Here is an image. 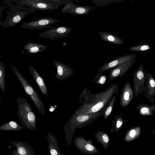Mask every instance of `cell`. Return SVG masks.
Instances as JSON below:
<instances>
[{"label":"cell","instance_id":"obj_1","mask_svg":"<svg viewBox=\"0 0 155 155\" xmlns=\"http://www.w3.org/2000/svg\"><path fill=\"white\" fill-rule=\"evenodd\" d=\"M119 86L117 84H113L104 91L95 94H92L89 91L84 90L83 104L75 112V114L84 115L99 111L101 116H102V112L118 90Z\"/></svg>","mask_w":155,"mask_h":155},{"label":"cell","instance_id":"obj_2","mask_svg":"<svg viewBox=\"0 0 155 155\" xmlns=\"http://www.w3.org/2000/svg\"><path fill=\"white\" fill-rule=\"evenodd\" d=\"M73 116L64 126L65 133V139L68 146H70L72 141L75 130L81 128L89 124L101 116L99 112L87 114Z\"/></svg>","mask_w":155,"mask_h":155},{"label":"cell","instance_id":"obj_3","mask_svg":"<svg viewBox=\"0 0 155 155\" xmlns=\"http://www.w3.org/2000/svg\"><path fill=\"white\" fill-rule=\"evenodd\" d=\"M17 116L21 125L30 130H36V117L30 105L24 98L19 97L17 99Z\"/></svg>","mask_w":155,"mask_h":155},{"label":"cell","instance_id":"obj_4","mask_svg":"<svg viewBox=\"0 0 155 155\" xmlns=\"http://www.w3.org/2000/svg\"><path fill=\"white\" fill-rule=\"evenodd\" d=\"M10 65L24 90L30 97L38 110L43 116H44L45 113V106L38 93L28 82L22 74L13 65Z\"/></svg>","mask_w":155,"mask_h":155},{"label":"cell","instance_id":"obj_5","mask_svg":"<svg viewBox=\"0 0 155 155\" xmlns=\"http://www.w3.org/2000/svg\"><path fill=\"white\" fill-rule=\"evenodd\" d=\"M74 143L77 150L85 155H92L100 152L97 148L93 144L92 140H86L82 135L75 137Z\"/></svg>","mask_w":155,"mask_h":155},{"label":"cell","instance_id":"obj_6","mask_svg":"<svg viewBox=\"0 0 155 155\" xmlns=\"http://www.w3.org/2000/svg\"><path fill=\"white\" fill-rule=\"evenodd\" d=\"M131 75L133 77L132 79L135 97L137 98L140 94L144 91L145 89V78L143 65H140L138 68Z\"/></svg>","mask_w":155,"mask_h":155},{"label":"cell","instance_id":"obj_7","mask_svg":"<svg viewBox=\"0 0 155 155\" xmlns=\"http://www.w3.org/2000/svg\"><path fill=\"white\" fill-rule=\"evenodd\" d=\"M59 21L58 19L50 17H41L30 22L24 23L22 26L30 29H42L45 28H52L54 26L51 25Z\"/></svg>","mask_w":155,"mask_h":155},{"label":"cell","instance_id":"obj_8","mask_svg":"<svg viewBox=\"0 0 155 155\" xmlns=\"http://www.w3.org/2000/svg\"><path fill=\"white\" fill-rule=\"evenodd\" d=\"M72 28L66 26L54 27L39 34L41 38H47L52 40L53 42L56 38L67 37L71 32Z\"/></svg>","mask_w":155,"mask_h":155},{"label":"cell","instance_id":"obj_9","mask_svg":"<svg viewBox=\"0 0 155 155\" xmlns=\"http://www.w3.org/2000/svg\"><path fill=\"white\" fill-rule=\"evenodd\" d=\"M136 57L110 69L109 81H112L118 78L122 77L129 70L133 64L136 60Z\"/></svg>","mask_w":155,"mask_h":155},{"label":"cell","instance_id":"obj_10","mask_svg":"<svg viewBox=\"0 0 155 155\" xmlns=\"http://www.w3.org/2000/svg\"><path fill=\"white\" fill-rule=\"evenodd\" d=\"M144 74L145 78L146 86L144 96L149 99L152 103L155 101V81L153 75L150 73L145 70Z\"/></svg>","mask_w":155,"mask_h":155},{"label":"cell","instance_id":"obj_11","mask_svg":"<svg viewBox=\"0 0 155 155\" xmlns=\"http://www.w3.org/2000/svg\"><path fill=\"white\" fill-rule=\"evenodd\" d=\"M94 9L93 7L78 5H75L73 2H71L65 5L61 11V12L76 15H81L86 14L90 10Z\"/></svg>","mask_w":155,"mask_h":155},{"label":"cell","instance_id":"obj_12","mask_svg":"<svg viewBox=\"0 0 155 155\" xmlns=\"http://www.w3.org/2000/svg\"><path fill=\"white\" fill-rule=\"evenodd\" d=\"M57 70L55 78L62 81L71 76L74 73L73 69L69 65L65 64L57 61L52 60Z\"/></svg>","mask_w":155,"mask_h":155},{"label":"cell","instance_id":"obj_13","mask_svg":"<svg viewBox=\"0 0 155 155\" xmlns=\"http://www.w3.org/2000/svg\"><path fill=\"white\" fill-rule=\"evenodd\" d=\"M135 97L134 90L127 81L124 86L120 95V103L122 108L128 106Z\"/></svg>","mask_w":155,"mask_h":155},{"label":"cell","instance_id":"obj_14","mask_svg":"<svg viewBox=\"0 0 155 155\" xmlns=\"http://www.w3.org/2000/svg\"><path fill=\"white\" fill-rule=\"evenodd\" d=\"M10 143L16 148V150L12 151V153L10 155H37L31 146L27 143L18 140L10 141Z\"/></svg>","mask_w":155,"mask_h":155},{"label":"cell","instance_id":"obj_15","mask_svg":"<svg viewBox=\"0 0 155 155\" xmlns=\"http://www.w3.org/2000/svg\"><path fill=\"white\" fill-rule=\"evenodd\" d=\"M27 5L36 10L42 11L57 9L59 6L47 2L46 0H30L24 2Z\"/></svg>","mask_w":155,"mask_h":155},{"label":"cell","instance_id":"obj_16","mask_svg":"<svg viewBox=\"0 0 155 155\" xmlns=\"http://www.w3.org/2000/svg\"><path fill=\"white\" fill-rule=\"evenodd\" d=\"M136 56V54H131L123 55L115 58L104 64L100 68H98V72L99 73H103L104 71L110 70L120 64L131 59Z\"/></svg>","mask_w":155,"mask_h":155},{"label":"cell","instance_id":"obj_17","mask_svg":"<svg viewBox=\"0 0 155 155\" xmlns=\"http://www.w3.org/2000/svg\"><path fill=\"white\" fill-rule=\"evenodd\" d=\"M30 72L35 82L42 93L45 95L48 94V90L43 79L37 71L33 67L29 66Z\"/></svg>","mask_w":155,"mask_h":155},{"label":"cell","instance_id":"obj_18","mask_svg":"<svg viewBox=\"0 0 155 155\" xmlns=\"http://www.w3.org/2000/svg\"><path fill=\"white\" fill-rule=\"evenodd\" d=\"M47 137L50 155H62L55 136L51 133L48 132L47 134Z\"/></svg>","mask_w":155,"mask_h":155},{"label":"cell","instance_id":"obj_19","mask_svg":"<svg viewBox=\"0 0 155 155\" xmlns=\"http://www.w3.org/2000/svg\"><path fill=\"white\" fill-rule=\"evenodd\" d=\"M141 132V129L140 126L130 127L126 131L124 137V140L127 142L131 141L138 138Z\"/></svg>","mask_w":155,"mask_h":155},{"label":"cell","instance_id":"obj_20","mask_svg":"<svg viewBox=\"0 0 155 155\" xmlns=\"http://www.w3.org/2000/svg\"><path fill=\"white\" fill-rule=\"evenodd\" d=\"M98 33L101 39L105 41L116 45L121 44L124 42L122 39L113 34L103 31H100Z\"/></svg>","mask_w":155,"mask_h":155},{"label":"cell","instance_id":"obj_21","mask_svg":"<svg viewBox=\"0 0 155 155\" xmlns=\"http://www.w3.org/2000/svg\"><path fill=\"white\" fill-rule=\"evenodd\" d=\"M44 45L33 42H28L24 46V49L28 51V54H36L41 52L47 48Z\"/></svg>","mask_w":155,"mask_h":155},{"label":"cell","instance_id":"obj_22","mask_svg":"<svg viewBox=\"0 0 155 155\" xmlns=\"http://www.w3.org/2000/svg\"><path fill=\"white\" fill-rule=\"evenodd\" d=\"M97 141L101 143L105 149H107L110 143V138L107 134L103 131H98L94 134Z\"/></svg>","mask_w":155,"mask_h":155},{"label":"cell","instance_id":"obj_23","mask_svg":"<svg viewBox=\"0 0 155 155\" xmlns=\"http://www.w3.org/2000/svg\"><path fill=\"white\" fill-rule=\"evenodd\" d=\"M135 107L139 114L143 116L151 115L155 111L154 104L150 106L146 104H138Z\"/></svg>","mask_w":155,"mask_h":155},{"label":"cell","instance_id":"obj_24","mask_svg":"<svg viewBox=\"0 0 155 155\" xmlns=\"http://www.w3.org/2000/svg\"><path fill=\"white\" fill-rule=\"evenodd\" d=\"M26 129L13 120L8 121L0 126V130L2 131H18Z\"/></svg>","mask_w":155,"mask_h":155},{"label":"cell","instance_id":"obj_25","mask_svg":"<svg viewBox=\"0 0 155 155\" xmlns=\"http://www.w3.org/2000/svg\"><path fill=\"white\" fill-rule=\"evenodd\" d=\"M125 120V119H124L121 116L116 115L111 123V127L110 129V133L111 134L119 131L121 129Z\"/></svg>","mask_w":155,"mask_h":155},{"label":"cell","instance_id":"obj_26","mask_svg":"<svg viewBox=\"0 0 155 155\" xmlns=\"http://www.w3.org/2000/svg\"><path fill=\"white\" fill-rule=\"evenodd\" d=\"M118 92V90L117 91L101 113L104 120L107 119L112 111Z\"/></svg>","mask_w":155,"mask_h":155},{"label":"cell","instance_id":"obj_27","mask_svg":"<svg viewBox=\"0 0 155 155\" xmlns=\"http://www.w3.org/2000/svg\"><path fill=\"white\" fill-rule=\"evenodd\" d=\"M5 71L4 65L0 61V88L5 93Z\"/></svg>","mask_w":155,"mask_h":155},{"label":"cell","instance_id":"obj_28","mask_svg":"<svg viewBox=\"0 0 155 155\" xmlns=\"http://www.w3.org/2000/svg\"><path fill=\"white\" fill-rule=\"evenodd\" d=\"M150 45L147 43H142L133 46L128 49L131 51H143L151 49Z\"/></svg>","mask_w":155,"mask_h":155},{"label":"cell","instance_id":"obj_29","mask_svg":"<svg viewBox=\"0 0 155 155\" xmlns=\"http://www.w3.org/2000/svg\"><path fill=\"white\" fill-rule=\"evenodd\" d=\"M107 80V76L105 74L99 72L97 74L94 80V83L95 82L97 84L104 85Z\"/></svg>","mask_w":155,"mask_h":155},{"label":"cell","instance_id":"obj_30","mask_svg":"<svg viewBox=\"0 0 155 155\" xmlns=\"http://www.w3.org/2000/svg\"><path fill=\"white\" fill-rule=\"evenodd\" d=\"M49 3L58 6L61 5H65L74 1L72 0H46Z\"/></svg>","mask_w":155,"mask_h":155},{"label":"cell","instance_id":"obj_31","mask_svg":"<svg viewBox=\"0 0 155 155\" xmlns=\"http://www.w3.org/2000/svg\"><path fill=\"white\" fill-rule=\"evenodd\" d=\"M1 96L0 95V101H1Z\"/></svg>","mask_w":155,"mask_h":155},{"label":"cell","instance_id":"obj_32","mask_svg":"<svg viewBox=\"0 0 155 155\" xmlns=\"http://www.w3.org/2000/svg\"></svg>","mask_w":155,"mask_h":155},{"label":"cell","instance_id":"obj_33","mask_svg":"<svg viewBox=\"0 0 155 155\" xmlns=\"http://www.w3.org/2000/svg\"></svg>","mask_w":155,"mask_h":155}]
</instances>
